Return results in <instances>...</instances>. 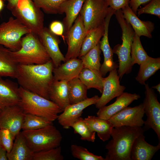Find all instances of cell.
<instances>
[{"instance_id": "6da1fadb", "label": "cell", "mask_w": 160, "mask_h": 160, "mask_svg": "<svg viewBox=\"0 0 160 160\" xmlns=\"http://www.w3.org/2000/svg\"><path fill=\"white\" fill-rule=\"evenodd\" d=\"M54 67L51 60L41 64H18L16 79L20 87L49 100Z\"/></svg>"}, {"instance_id": "7a4b0ae2", "label": "cell", "mask_w": 160, "mask_h": 160, "mask_svg": "<svg viewBox=\"0 0 160 160\" xmlns=\"http://www.w3.org/2000/svg\"><path fill=\"white\" fill-rule=\"evenodd\" d=\"M144 132L142 127H113L111 133L112 139L105 146L108 152L104 160H131L130 154L133 143Z\"/></svg>"}, {"instance_id": "3957f363", "label": "cell", "mask_w": 160, "mask_h": 160, "mask_svg": "<svg viewBox=\"0 0 160 160\" xmlns=\"http://www.w3.org/2000/svg\"><path fill=\"white\" fill-rule=\"evenodd\" d=\"M20 100L18 105L25 114L43 117L53 122L63 110L50 100L26 90L19 86Z\"/></svg>"}, {"instance_id": "277c9868", "label": "cell", "mask_w": 160, "mask_h": 160, "mask_svg": "<svg viewBox=\"0 0 160 160\" xmlns=\"http://www.w3.org/2000/svg\"><path fill=\"white\" fill-rule=\"evenodd\" d=\"M11 54L17 64H41L51 60L38 36L31 32L22 38L20 49L11 51Z\"/></svg>"}, {"instance_id": "5b68a950", "label": "cell", "mask_w": 160, "mask_h": 160, "mask_svg": "<svg viewBox=\"0 0 160 160\" xmlns=\"http://www.w3.org/2000/svg\"><path fill=\"white\" fill-rule=\"evenodd\" d=\"M114 14L122 31V43L115 46L112 49L113 53L118 57V75L121 79L124 74L129 73L132 65L131 62V46L135 35L130 25L124 18L121 9L116 11Z\"/></svg>"}, {"instance_id": "8992f818", "label": "cell", "mask_w": 160, "mask_h": 160, "mask_svg": "<svg viewBox=\"0 0 160 160\" xmlns=\"http://www.w3.org/2000/svg\"><path fill=\"white\" fill-rule=\"evenodd\" d=\"M21 133L34 153L58 147L62 139L61 133L53 124L37 129L23 130Z\"/></svg>"}, {"instance_id": "52a82bcc", "label": "cell", "mask_w": 160, "mask_h": 160, "mask_svg": "<svg viewBox=\"0 0 160 160\" xmlns=\"http://www.w3.org/2000/svg\"><path fill=\"white\" fill-rule=\"evenodd\" d=\"M12 14L31 32L38 35L44 28V15L32 0H18Z\"/></svg>"}, {"instance_id": "ba28073f", "label": "cell", "mask_w": 160, "mask_h": 160, "mask_svg": "<svg viewBox=\"0 0 160 160\" xmlns=\"http://www.w3.org/2000/svg\"><path fill=\"white\" fill-rule=\"evenodd\" d=\"M30 32L18 20L10 17L0 24V45L12 51H17L21 48L22 37Z\"/></svg>"}, {"instance_id": "9c48e42d", "label": "cell", "mask_w": 160, "mask_h": 160, "mask_svg": "<svg viewBox=\"0 0 160 160\" xmlns=\"http://www.w3.org/2000/svg\"><path fill=\"white\" fill-rule=\"evenodd\" d=\"M109 7L105 0H85L79 13L87 32L104 24Z\"/></svg>"}, {"instance_id": "30bf717a", "label": "cell", "mask_w": 160, "mask_h": 160, "mask_svg": "<svg viewBox=\"0 0 160 160\" xmlns=\"http://www.w3.org/2000/svg\"><path fill=\"white\" fill-rule=\"evenodd\" d=\"M144 85L145 97L143 104L147 118L142 128L144 132L152 129L160 142V103L153 90L149 87L148 83Z\"/></svg>"}, {"instance_id": "8fae6325", "label": "cell", "mask_w": 160, "mask_h": 160, "mask_svg": "<svg viewBox=\"0 0 160 160\" xmlns=\"http://www.w3.org/2000/svg\"><path fill=\"white\" fill-rule=\"evenodd\" d=\"M87 32L79 14L70 29L64 35L68 45L65 60L79 57L81 46Z\"/></svg>"}, {"instance_id": "7c38bea8", "label": "cell", "mask_w": 160, "mask_h": 160, "mask_svg": "<svg viewBox=\"0 0 160 160\" xmlns=\"http://www.w3.org/2000/svg\"><path fill=\"white\" fill-rule=\"evenodd\" d=\"M143 103L131 107H127L113 116L109 120L114 127L121 126L142 127L144 121Z\"/></svg>"}, {"instance_id": "4fadbf2b", "label": "cell", "mask_w": 160, "mask_h": 160, "mask_svg": "<svg viewBox=\"0 0 160 160\" xmlns=\"http://www.w3.org/2000/svg\"><path fill=\"white\" fill-rule=\"evenodd\" d=\"M119 79L116 69L110 71L108 76L104 78L102 95L95 104L96 108L99 109L105 106L124 92L126 87L120 85Z\"/></svg>"}, {"instance_id": "5bb4252c", "label": "cell", "mask_w": 160, "mask_h": 160, "mask_svg": "<svg viewBox=\"0 0 160 160\" xmlns=\"http://www.w3.org/2000/svg\"><path fill=\"white\" fill-rule=\"evenodd\" d=\"M25 114L18 105L5 108L0 112V128L8 129L15 138L22 129Z\"/></svg>"}, {"instance_id": "9a60e30c", "label": "cell", "mask_w": 160, "mask_h": 160, "mask_svg": "<svg viewBox=\"0 0 160 160\" xmlns=\"http://www.w3.org/2000/svg\"><path fill=\"white\" fill-rule=\"evenodd\" d=\"M99 97L97 95L76 103L70 104L58 115L57 119L59 123L63 127L68 129L72 124L81 117L83 110L89 106L95 104Z\"/></svg>"}, {"instance_id": "2e32d148", "label": "cell", "mask_w": 160, "mask_h": 160, "mask_svg": "<svg viewBox=\"0 0 160 160\" xmlns=\"http://www.w3.org/2000/svg\"><path fill=\"white\" fill-rule=\"evenodd\" d=\"M38 36L55 68L59 66L62 62L66 61L60 49L59 45L60 41L57 36L52 33L49 28L44 27Z\"/></svg>"}, {"instance_id": "e0dca14e", "label": "cell", "mask_w": 160, "mask_h": 160, "mask_svg": "<svg viewBox=\"0 0 160 160\" xmlns=\"http://www.w3.org/2000/svg\"><path fill=\"white\" fill-rule=\"evenodd\" d=\"M18 84L0 76V112L6 108L19 104L20 97Z\"/></svg>"}, {"instance_id": "ac0fdd59", "label": "cell", "mask_w": 160, "mask_h": 160, "mask_svg": "<svg viewBox=\"0 0 160 160\" xmlns=\"http://www.w3.org/2000/svg\"><path fill=\"white\" fill-rule=\"evenodd\" d=\"M140 97L139 94L123 92L117 97L115 102L107 106L105 105L99 109L97 115L99 118L109 120L113 116L127 107L134 101Z\"/></svg>"}, {"instance_id": "d6986e66", "label": "cell", "mask_w": 160, "mask_h": 160, "mask_svg": "<svg viewBox=\"0 0 160 160\" xmlns=\"http://www.w3.org/2000/svg\"><path fill=\"white\" fill-rule=\"evenodd\" d=\"M121 10L124 18L130 25L135 34L140 37L144 36L150 38L152 37V33L154 28L153 23L140 19L129 6Z\"/></svg>"}, {"instance_id": "ffe728a7", "label": "cell", "mask_w": 160, "mask_h": 160, "mask_svg": "<svg viewBox=\"0 0 160 160\" xmlns=\"http://www.w3.org/2000/svg\"><path fill=\"white\" fill-rule=\"evenodd\" d=\"M83 68L81 60L77 58L66 61L58 67H54L53 74L54 79L69 81L78 77Z\"/></svg>"}, {"instance_id": "44dd1931", "label": "cell", "mask_w": 160, "mask_h": 160, "mask_svg": "<svg viewBox=\"0 0 160 160\" xmlns=\"http://www.w3.org/2000/svg\"><path fill=\"white\" fill-rule=\"evenodd\" d=\"M160 148V142L156 146L152 145L145 140L143 134L135 140L130 154L131 160H151Z\"/></svg>"}, {"instance_id": "7402d4cb", "label": "cell", "mask_w": 160, "mask_h": 160, "mask_svg": "<svg viewBox=\"0 0 160 160\" xmlns=\"http://www.w3.org/2000/svg\"><path fill=\"white\" fill-rule=\"evenodd\" d=\"M49 100L63 110L70 104L68 81L54 79L48 92Z\"/></svg>"}, {"instance_id": "603a6c76", "label": "cell", "mask_w": 160, "mask_h": 160, "mask_svg": "<svg viewBox=\"0 0 160 160\" xmlns=\"http://www.w3.org/2000/svg\"><path fill=\"white\" fill-rule=\"evenodd\" d=\"M85 0H66L61 4L58 14L64 13L65 15L62 22L64 27V35L73 24L79 14Z\"/></svg>"}, {"instance_id": "cb8c5ba5", "label": "cell", "mask_w": 160, "mask_h": 160, "mask_svg": "<svg viewBox=\"0 0 160 160\" xmlns=\"http://www.w3.org/2000/svg\"><path fill=\"white\" fill-rule=\"evenodd\" d=\"M33 153L20 132L16 136L12 147L7 153V156L8 160H33Z\"/></svg>"}, {"instance_id": "d4e9b609", "label": "cell", "mask_w": 160, "mask_h": 160, "mask_svg": "<svg viewBox=\"0 0 160 160\" xmlns=\"http://www.w3.org/2000/svg\"><path fill=\"white\" fill-rule=\"evenodd\" d=\"M84 119L90 128L97 132L101 140L105 142L109 139L114 127L108 120L94 116H88Z\"/></svg>"}, {"instance_id": "484cf974", "label": "cell", "mask_w": 160, "mask_h": 160, "mask_svg": "<svg viewBox=\"0 0 160 160\" xmlns=\"http://www.w3.org/2000/svg\"><path fill=\"white\" fill-rule=\"evenodd\" d=\"M11 51L0 45V76L16 79L18 64L13 60Z\"/></svg>"}, {"instance_id": "4316f807", "label": "cell", "mask_w": 160, "mask_h": 160, "mask_svg": "<svg viewBox=\"0 0 160 160\" xmlns=\"http://www.w3.org/2000/svg\"><path fill=\"white\" fill-rule=\"evenodd\" d=\"M78 78L88 89L94 88L102 93L104 78L100 71L87 68H83Z\"/></svg>"}, {"instance_id": "83f0119b", "label": "cell", "mask_w": 160, "mask_h": 160, "mask_svg": "<svg viewBox=\"0 0 160 160\" xmlns=\"http://www.w3.org/2000/svg\"><path fill=\"white\" fill-rule=\"evenodd\" d=\"M136 80L142 85L160 68V58L150 57L140 65Z\"/></svg>"}, {"instance_id": "f1b7e54d", "label": "cell", "mask_w": 160, "mask_h": 160, "mask_svg": "<svg viewBox=\"0 0 160 160\" xmlns=\"http://www.w3.org/2000/svg\"><path fill=\"white\" fill-rule=\"evenodd\" d=\"M70 104L81 102L87 98L86 87L78 77L68 81Z\"/></svg>"}, {"instance_id": "f546056e", "label": "cell", "mask_w": 160, "mask_h": 160, "mask_svg": "<svg viewBox=\"0 0 160 160\" xmlns=\"http://www.w3.org/2000/svg\"><path fill=\"white\" fill-rule=\"evenodd\" d=\"M104 32V25L88 31L84 40L79 58L84 55L100 43Z\"/></svg>"}, {"instance_id": "4dcf8cb0", "label": "cell", "mask_w": 160, "mask_h": 160, "mask_svg": "<svg viewBox=\"0 0 160 160\" xmlns=\"http://www.w3.org/2000/svg\"><path fill=\"white\" fill-rule=\"evenodd\" d=\"M101 52L99 43L84 55L79 58L82 60L83 68L100 71L101 65L100 63Z\"/></svg>"}, {"instance_id": "1f68e13d", "label": "cell", "mask_w": 160, "mask_h": 160, "mask_svg": "<svg viewBox=\"0 0 160 160\" xmlns=\"http://www.w3.org/2000/svg\"><path fill=\"white\" fill-rule=\"evenodd\" d=\"M144 49L140 37L135 34L131 46V62L132 66L135 64L140 65L149 57Z\"/></svg>"}, {"instance_id": "d6a6232c", "label": "cell", "mask_w": 160, "mask_h": 160, "mask_svg": "<svg viewBox=\"0 0 160 160\" xmlns=\"http://www.w3.org/2000/svg\"><path fill=\"white\" fill-rule=\"evenodd\" d=\"M53 124L52 122L40 116L25 114L22 129L35 130Z\"/></svg>"}, {"instance_id": "836d02e7", "label": "cell", "mask_w": 160, "mask_h": 160, "mask_svg": "<svg viewBox=\"0 0 160 160\" xmlns=\"http://www.w3.org/2000/svg\"><path fill=\"white\" fill-rule=\"evenodd\" d=\"M75 133L79 134L80 139L83 140L94 142L95 139V131L92 130L81 117L73 123L71 126Z\"/></svg>"}, {"instance_id": "e575fe53", "label": "cell", "mask_w": 160, "mask_h": 160, "mask_svg": "<svg viewBox=\"0 0 160 160\" xmlns=\"http://www.w3.org/2000/svg\"><path fill=\"white\" fill-rule=\"evenodd\" d=\"M37 6L46 13L58 14L62 4L66 0H32Z\"/></svg>"}, {"instance_id": "d590c367", "label": "cell", "mask_w": 160, "mask_h": 160, "mask_svg": "<svg viewBox=\"0 0 160 160\" xmlns=\"http://www.w3.org/2000/svg\"><path fill=\"white\" fill-rule=\"evenodd\" d=\"M61 148L58 147L47 150L34 152L33 160H63Z\"/></svg>"}, {"instance_id": "8d00e7d4", "label": "cell", "mask_w": 160, "mask_h": 160, "mask_svg": "<svg viewBox=\"0 0 160 160\" xmlns=\"http://www.w3.org/2000/svg\"><path fill=\"white\" fill-rule=\"evenodd\" d=\"M71 150L72 156L80 160H104L102 156L95 155L85 148L76 144L71 145Z\"/></svg>"}, {"instance_id": "74e56055", "label": "cell", "mask_w": 160, "mask_h": 160, "mask_svg": "<svg viewBox=\"0 0 160 160\" xmlns=\"http://www.w3.org/2000/svg\"><path fill=\"white\" fill-rule=\"evenodd\" d=\"M15 139V138L8 129L0 128V145L7 153L11 150Z\"/></svg>"}, {"instance_id": "f35d334b", "label": "cell", "mask_w": 160, "mask_h": 160, "mask_svg": "<svg viewBox=\"0 0 160 160\" xmlns=\"http://www.w3.org/2000/svg\"><path fill=\"white\" fill-rule=\"evenodd\" d=\"M137 13L139 16L143 14L153 15L160 18V0H151L146 5L138 9Z\"/></svg>"}, {"instance_id": "ab89813d", "label": "cell", "mask_w": 160, "mask_h": 160, "mask_svg": "<svg viewBox=\"0 0 160 160\" xmlns=\"http://www.w3.org/2000/svg\"><path fill=\"white\" fill-rule=\"evenodd\" d=\"M49 30L54 34L57 36L64 37V27L62 23L58 20L52 21L50 24Z\"/></svg>"}, {"instance_id": "60d3db41", "label": "cell", "mask_w": 160, "mask_h": 160, "mask_svg": "<svg viewBox=\"0 0 160 160\" xmlns=\"http://www.w3.org/2000/svg\"><path fill=\"white\" fill-rule=\"evenodd\" d=\"M108 7L115 11L129 6L130 0H105Z\"/></svg>"}, {"instance_id": "b9f144b4", "label": "cell", "mask_w": 160, "mask_h": 160, "mask_svg": "<svg viewBox=\"0 0 160 160\" xmlns=\"http://www.w3.org/2000/svg\"><path fill=\"white\" fill-rule=\"evenodd\" d=\"M151 0H130L129 6L133 12L137 14L138 7L141 5L148 2Z\"/></svg>"}, {"instance_id": "7bdbcfd3", "label": "cell", "mask_w": 160, "mask_h": 160, "mask_svg": "<svg viewBox=\"0 0 160 160\" xmlns=\"http://www.w3.org/2000/svg\"><path fill=\"white\" fill-rule=\"evenodd\" d=\"M18 0H7V8L10 11L15 9L17 5Z\"/></svg>"}, {"instance_id": "ee69618b", "label": "cell", "mask_w": 160, "mask_h": 160, "mask_svg": "<svg viewBox=\"0 0 160 160\" xmlns=\"http://www.w3.org/2000/svg\"><path fill=\"white\" fill-rule=\"evenodd\" d=\"M7 151L0 145V160H7Z\"/></svg>"}, {"instance_id": "f6af8a7d", "label": "cell", "mask_w": 160, "mask_h": 160, "mask_svg": "<svg viewBox=\"0 0 160 160\" xmlns=\"http://www.w3.org/2000/svg\"><path fill=\"white\" fill-rule=\"evenodd\" d=\"M4 6V3L3 0H0V13L2 10Z\"/></svg>"}, {"instance_id": "bcb514c9", "label": "cell", "mask_w": 160, "mask_h": 160, "mask_svg": "<svg viewBox=\"0 0 160 160\" xmlns=\"http://www.w3.org/2000/svg\"><path fill=\"white\" fill-rule=\"evenodd\" d=\"M152 88L155 89H156L157 91L159 92V93H160V83H159V84H158L157 85L153 86L152 87Z\"/></svg>"}]
</instances>
